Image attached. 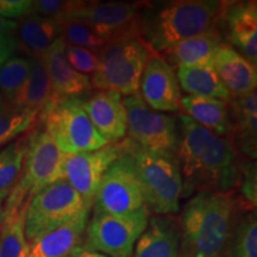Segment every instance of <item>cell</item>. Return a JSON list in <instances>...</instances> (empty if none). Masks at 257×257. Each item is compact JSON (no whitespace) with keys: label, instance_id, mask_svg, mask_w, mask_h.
<instances>
[{"label":"cell","instance_id":"6da1fadb","mask_svg":"<svg viewBox=\"0 0 257 257\" xmlns=\"http://www.w3.org/2000/svg\"><path fill=\"white\" fill-rule=\"evenodd\" d=\"M179 147L176 157L181 172V198L204 191L232 192L238 186L242 159L232 140L218 136L179 114Z\"/></svg>","mask_w":257,"mask_h":257},{"label":"cell","instance_id":"7a4b0ae2","mask_svg":"<svg viewBox=\"0 0 257 257\" xmlns=\"http://www.w3.org/2000/svg\"><path fill=\"white\" fill-rule=\"evenodd\" d=\"M239 200L232 192H199L180 219L181 257H217L225 251L236 223Z\"/></svg>","mask_w":257,"mask_h":257},{"label":"cell","instance_id":"3957f363","mask_svg":"<svg viewBox=\"0 0 257 257\" xmlns=\"http://www.w3.org/2000/svg\"><path fill=\"white\" fill-rule=\"evenodd\" d=\"M223 2L176 0L141 5L138 36L153 53L162 54L179 42L217 28Z\"/></svg>","mask_w":257,"mask_h":257},{"label":"cell","instance_id":"277c9868","mask_svg":"<svg viewBox=\"0 0 257 257\" xmlns=\"http://www.w3.org/2000/svg\"><path fill=\"white\" fill-rule=\"evenodd\" d=\"M120 143L124 152L134 161L148 212L157 216L176 213L182 192V178L176 155L150 152L130 138H124Z\"/></svg>","mask_w":257,"mask_h":257},{"label":"cell","instance_id":"5b68a950","mask_svg":"<svg viewBox=\"0 0 257 257\" xmlns=\"http://www.w3.org/2000/svg\"><path fill=\"white\" fill-rule=\"evenodd\" d=\"M153 51L140 37L106 42L99 51V69L93 74L92 88L130 96L140 93L144 66Z\"/></svg>","mask_w":257,"mask_h":257},{"label":"cell","instance_id":"8992f818","mask_svg":"<svg viewBox=\"0 0 257 257\" xmlns=\"http://www.w3.org/2000/svg\"><path fill=\"white\" fill-rule=\"evenodd\" d=\"M40 119L64 155L95 152L108 144L93 126L80 98L54 99Z\"/></svg>","mask_w":257,"mask_h":257},{"label":"cell","instance_id":"52a82bcc","mask_svg":"<svg viewBox=\"0 0 257 257\" xmlns=\"http://www.w3.org/2000/svg\"><path fill=\"white\" fill-rule=\"evenodd\" d=\"M64 157L66 155L60 152L44 127L29 135L22 175L5 205L28 206L31 198L38 192L62 180Z\"/></svg>","mask_w":257,"mask_h":257},{"label":"cell","instance_id":"ba28073f","mask_svg":"<svg viewBox=\"0 0 257 257\" xmlns=\"http://www.w3.org/2000/svg\"><path fill=\"white\" fill-rule=\"evenodd\" d=\"M89 212L79 193L62 179L48 186L29 201L24 218L25 237L31 242L42 234Z\"/></svg>","mask_w":257,"mask_h":257},{"label":"cell","instance_id":"9c48e42d","mask_svg":"<svg viewBox=\"0 0 257 257\" xmlns=\"http://www.w3.org/2000/svg\"><path fill=\"white\" fill-rule=\"evenodd\" d=\"M149 221L146 207L128 214H111L94 210L86 227L83 245L107 257H131L135 244Z\"/></svg>","mask_w":257,"mask_h":257},{"label":"cell","instance_id":"30bf717a","mask_svg":"<svg viewBox=\"0 0 257 257\" xmlns=\"http://www.w3.org/2000/svg\"><path fill=\"white\" fill-rule=\"evenodd\" d=\"M123 104L126 111L127 138L150 152L176 155L179 128L174 117L152 110L140 93L125 96Z\"/></svg>","mask_w":257,"mask_h":257},{"label":"cell","instance_id":"8fae6325","mask_svg":"<svg viewBox=\"0 0 257 257\" xmlns=\"http://www.w3.org/2000/svg\"><path fill=\"white\" fill-rule=\"evenodd\" d=\"M93 206L111 214H128L146 207L134 161L124 149L102 176Z\"/></svg>","mask_w":257,"mask_h":257},{"label":"cell","instance_id":"7c38bea8","mask_svg":"<svg viewBox=\"0 0 257 257\" xmlns=\"http://www.w3.org/2000/svg\"><path fill=\"white\" fill-rule=\"evenodd\" d=\"M140 9L138 3L81 2L78 9L64 18L85 22L102 40L110 42L123 37H140L137 30Z\"/></svg>","mask_w":257,"mask_h":257},{"label":"cell","instance_id":"4fadbf2b","mask_svg":"<svg viewBox=\"0 0 257 257\" xmlns=\"http://www.w3.org/2000/svg\"><path fill=\"white\" fill-rule=\"evenodd\" d=\"M123 153L121 143L107 144L95 152L66 155L63 179L79 193L86 207L91 210L96 191L106 170Z\"/></svg>","mask_w":257,"mask_h":257},{"label":"cell","instance_id":"5bb4252c","mask_svg":"<svg viewBox=\"0 0 257 257\" xmlns=\"http://www.w3.org/2000/svg\"><path fill=\"white\" fill-rule=\"evenodd\" d=\"M141 98L154 111L180 110L181 88L175 70L161 54L152 53L141 78Z\"/></svg>","mask_w":257,"mask_h":257},{"label":"cell","instance_id":"9a60e30c","mask_svg":"<svg viewBox=\"0 0 257 257\" xmlns=\"http://www.w3.org/2000/svg\"><path fill=\"white\" fill-rule=\"evenodd\" d=\"M218 28L230 47L257 66L256 2H223Z\"/></svg>","mask_w":257,"mask_h":257},{"label":"cell","instance_id":"2e32d148","mask_svg":"<svg viewBox=\"0 0 257 257\" xmlns=\"http://www.w3.org/2000/svg\"><path fill=\"white\" fill-rule=\"evenodd\" d=\"M93 126L108 144L123 141L127 133L126 111L121 95L115 92L99 91L82 101Z\"/></svg>","mask_w":257,"mask_h":257},{"label":"cell","instance_id":"e0dca14e","mask_svg":"<svg viewBox=\"0 0 257 257\" xmlns=\"http://www.w3.org/2000/svg\"><path fill=\"white\" fill-rule=\"evenodd\" d=\"M64 48L66 44L59 37L48 48L41 60L46 67L55 99L80 98L92 89L91 79L70 67L64 55Z\"/></svg>","mask_w":257,"mask_h":257},{"label":"cell","instance_id":"ac0fdd59","mask_svg":"<svg viewBox=\"0 0 257 257\" xmlns=\"http://www.w3.org/2000/svg\"><path fill=\"white\" fill-rule=\"evenodd\" d=\"M131 257H181L180 225L170 216L153 217Z\"/></svg>","mask_w":257,"mask_h":257},{"label":"cell","instance_id":"d6986e66","mask_svg":"<svg viewBox=\"0 0 257 257\" xmlns=\"http://www.w3.org/2000/svg\"><path fill=\"white\" fill-rule=\"evenodd\" d=\"M213 68L221 82L232 96H242L256 91L257 69L245 57L237 53L227 43L217 50Z\"/></svg>","mask_w":257,"mask_h":257},{"label":"cell","instance_id":"ffe728a7","mask_svg":"<svg viewBox=\"0 0 257 257\" xmlns=\"http://www.w3.org/2000/svg\"><path fill=\"white\" fill-rule=\"evenodd\" d=\"M88 213L83 212L69 223L28 242V257H66L81 243L88 224Z\"/></svg>","mask_w":257,"mask_h":257},{"label":"cell","instance_id":"44dd1931","mask_svg":"<svg viewBox=\"0 0 257 257\" xmlns=\"http://www.w3.org/2000/svg\"><path fill=\"white\" fill-rule=\"evenodd\" d=\"M223 43L224 37L217 27L179 42L162 54L178 67H213L214 56Z\"/></svg>","mask_w":257,"mask_h":257},{"label":"cell","instance_id":"7402d4cb","mask_svg":"<svg viewBox=\"0 0 257 257\" xmlns=\"http://www.w3.org/2000/svg\"><path fill=\"white\" fill-rule=\"evenodd\" d=\"M180 108L195 123L218 136L230 138L232 135V120L227 102L213 98L185 95L181 96Z\"/></svg>","mask_w":257,"mask_h":257},{"label":"cell","instance_id":"603a6c76","mask_svg":"<svg viewBox=\"0 0 257 257\" xmlns=\"http://www.w3.org/2000/svg\"><path fill=\"white\" fill-rule=\"evenodd\" d=\"M30 73L12 107L41 112L55 99L48 73L41 57H32Z\"/></svg>","mask_w":257,"mask_h":257},{"label":"cell","instance_id":"cb8c5ba5","mask_svg":"<svg viewBox=\"0 0 257 257\" xmlns=\"http://www.w3.org/2000/svg\"><path fill=\"white\" fill-rule=\"evenodd\" d=\"M176 78L180 87L188 93V95L230 101V92L221 82L213 67H178Z\"/></svg>","mask_w":257,"mask_h":257},{"label":"cell","instance_id":"d4e9b609","mask_svg":"<svg viewBox=\"0 0 257 257\" xmlns=\"http://www.w3.org/2000/svg\"><path fill=\"white\" fill-rule=\"evenodd\" d=\"M18 36L32 57H42L61 35L60 21L54 18L29 15L18 23Z\"/></svg>","mask_w":257,"mask_h":257},{"label":"cell","instance_id":"484cf974","mask_svg":"<svg viewBox=\"0 0 257 257\" xmlns=\"http://www.w3.org/2000/svg\"><path fill=\"white\" fill-rule=\"evenodd\" d=\"M27 206H4L5 219L0 232V257H28L24 218Z\"/></svg>","mask_w":257,"mask_h":257},{"label":"cell","instance_id":"4316f807","mask_svg":"<svg viewBox=\"0 0 257 257\" xmlns=\"http://www.w3.org/2000/svg\"><path fill=\"white\" fill-rule=\"evenodd\" d=\"M29 135L8 144L0 152V200L8 198L17 185L28 152Z\"/></svg>","mask_w":257,"mask_h":257},{"label":"cell","instance_id":"83f0119b","mask_svg":"<svg viewBox=\"0 0 257 257\" xmlns=\"http://www.w3.org/2000/svg\"><path fill=\"white\" fill-rule=\"evenodd\" d=\"M226 250L229 257H257V218L255 210H249L236 220Z\"/></svg>","mask_w":257,"mask_h":257},{"label":"cell","instance_id":"f1b7e54d","mask_svg":"<svg viewBox=\"0 0 257 257\" xmlns=\"http://www.w3.org/2000/svg\"><path fill=\"white\" fill-rule=\"evenodd\" d=\"M30 67V59L15 56L10 57L0 69V93L11 107L19 91L27 81Z\"/></svg>","mask_w":257,"mask_h":257},{"label":"cell","instance_id":"f546056e","mask_svg":"<svg viewBox=\"0 0 257 257\" xmlns=\"http://www.w3.org/2000/svg\"><path fill=\"white\" fill-rule=\"evenodd\" d=\"M61 35L66 46L85 48L99 53L106 42L85 22L74 18H63L60 21Z\"/></svg>","mask_w":257,"mask_h":257},{"label":"cell","instance_id":"4dcf8cb0","mask_svg":"<svg viewBox=\"0 0 257 257\" xmlns=\"http://www.w3.org/2000/svg\"><path fill=\"white\" fill-rule=\"evenodd\" d=\"M40 120L35 111L10 107L0 113V148L12 143L16 138L27 133Z\"/></svg>","mask_w":257,"mask_h":257},{"label":"cell","instance_id":"1f68e13d","mask_svg":"<svg viewBox=\"0 0 257 257\" xmlns=\"http://www.w3.org/2000/svg\"><path fill=\"white\" fill-rule=\"evenodd\" d=\"M64 55L73 69L83 75L95 74L99 69V54L85 48L66 46Z\"/></svg>","mask_w":257,"mask_h":257},{"label":"cell","instance_id":"d6a6232c","mask_svg":"<svg viewBox=\"0 0 257 257\" xmlns=\"http://www.w3.org/2000/svg\"><path fill=\"white\" fill-rule=\"evenodd\" d=\"M238 186L244 204H248L250 210H255L257 204V173L255 161H242Z\"/></svg>","mask_w":257,"mask_h":257},{"label":"cell","instance_id":"836d02e7","mask_svg":"<svg viewBox=\"0 0 257 257\" xmlns=\"http://www.w3.org/2000/svg\"><path fill=\"white\" fill-rule=\"evenodd\" d=\"M81 2H63V0H37L34 2L32 14L42 17L54 18L60 21L78 9Z\"/></svg>","mask_w":257,"mask_h":257},{"label":"cell","instance_id":"e575fe53","mask_svg":"<svg viewBox=\"0 0 257 257\" xmlns=\"http://www.w3.org/2000/svg\"><path fill=\"white\" fill-rule=\"evenodd\" d=\"M32 0H0V17L12 21L32 14Z\"/></svg>","mask_w":257,"mask_h":257},{"label":"cell","instance_id":"d590c367","mask_svg":"<svg viewBox=\"0 0 257 257\" xmlns=\"http://www.w3.org/2000/svg\"><path fill=\"white\" fill-rule=\"evenodd\" d=\"M18 23L0 17V42H16Z\"/></svg>","mask_w":257,"mask_h":257},{"label":"cell","instance_id":"8d00e7d4","mask_svg":"<svg viewBox=\"0 0 257 257\" xmlns=\"http://www.w3.org/2000/svg\"><path fill=\"white\" fill-rule=\"evenodd\" d=\"M16 44H17V42H0V69L6 63V61L11 57Z\"/></svg>","mask_w":257,"mask_h":257},{"label":"cell","instance_id":"74e56055","mask_svg":"<svg viewBox=\"0 0 257 257\" xmlns=\"http://www.w3.org/2000/svg\"><path fill=\"white\" fill-rule=\"evenodd\" d=\"M66 257H107L102 255L100 252L93 251L91 249H87L85 245L75 246Z\"/></svg>","mask_w":257,"mask_h":257},{"label":"cell","instance_id":"f35d334b","mask_svg":"<svg viewBox=\"0 0 257 257\" xmlns=\"http://www.w3.org/2000/svg\"><path fill=\"white\" fill-rule=\"evenodd\" d=\"M5 219V212H4V205H3V201L0 200V232H2L3 224H4Z\"/></svg>","mask_w":257,"mask_h":257},{"label":"cell","instance_id":"ab89813d","mask_svg":"<svg viewBox=\"0 0 257 257\" xmlns=\"http://www.w3.org/2000/svg\"><path fill=\"white\" fill-rule=\"evenodd\" d=\"M10 107H11V106H10L8 102L4 100V98H3L2 93H0V113H3V112L6 111Z\"/></svg>","mask_w":257,"mask_h":257},{"label":"cell","instance_id":"60d3db41","mask_svg":"<svg viewBox=\"0 0 257 257\" xmlns=\"http://www.w3.org/2000/svg\"><path fill=\"white\" fill-rule=\"evenodd\" d=\"M217 257H219V256H217Z\"/></svg>","mask_w":257,"mask_h":257}]
</instances>
